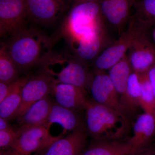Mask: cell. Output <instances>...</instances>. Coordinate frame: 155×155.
<instances>
[{"label": "cell", "mask_w": 155, "mask_h": 155, "mask_svg": "<svg viewBox=\"0 0 155 155\" xmlns=\"http://www.w3.org/2000/svg\"><path fill=\"white\" fill-rule=\"evenodd\" d=\"M155 136V117L144 113L138 116L133 127V135L128 139L132 145L144 149L151 145Z\"/></svg>", "instance_id": "17"}, {"label": "cell", "mask_w": 155, "mask_h": 155, "mask_svg": "<svg viewBox=\"0 0 155 155\" xmlns=\"http://www.w3.org/2000/svg\"><path fill=\"white\" fill-rule=\"evenodd\" d=\"M141 86L139 75L132 72L128 81L125 96L121 101L123 114L127 116L132 115L140 107Z\"/></svg>", "instance_id": "20"}, {"label": "cell", "mask_w": 155, "mask_h": 155, "mask_svg": "<svg viewBox=\"0 0 155 155\" xmlns=\"http://www.w3.org/2000/svg\"><path fill=\"white\" fill-rule=\"evenodd\" d=\"M29 78L28 76L20 77L17 81L10 84L0 82V102L14 91L17 87L25 84Z\"/></svg>", "instance_id": "27"}, {"label": "cell", "mask_w": 155, "mask_h": 155, "mask_svg": "<svg viewBox=\"0 0 155 155\" xmlns=\"http://www.w3.org/2000/svg\"><path fill=\"white\" fill-rule=\"evenodd\" d=\"M100 1L72 6L62 23L59 37L64 38L69 44L104 27L106 21Z\"/></svg>", "instance_id": "4"}, {"label": "cell", "mask_w": 155, "mask_h": 155, "mask_svg": "<svg viewBox=\"0 0 155 155\" xmlns=\"http://www.w3.org/2000/svg\"><path fill=\"white\" fill-rule=\"evenodd\" d=\"M55 123L63 127V135L85 125L77 111L64 107L55 102H53L46 127L49 129L51 125Z\"/></svg>", "instance_id": "19"}, {"label": "cell", "mask_w": 155, "mask_h": 155, "mask_svg": "<svg viewBox=\"0 0 155 155\" xmlns=\"http://www.w3.org/2000/svg\"><path fill=\"white\" fill-rule=\"evenodd\" d=\"M0 155H8L6 153V152L5 151V150H1V152H0Z\"/></svg>", "instance_id": "32"}, {"label": "cell", "mask_w": 155, "mask_h": 155, "mask_svg": "<svg viewBox=\"0 0 155 155\" xmlns=\"http://www.w3.org/2000/svg\"><path fill=\"white\" fill-rule=\"evenodd\" d=\"M86 112L87 131L94 140L123 139L130 128V121L124 114L88 99Z\"/></svg>", "instance_id": "2"}, {"label": "cell", "mask_w": 155, "mask_h": 155, "mask_svg": "<svg viewBox=\"0 0 155 155\" xmlns=\"http://www.w3.org/2000/svg\"><path fill=\"white\" fill-rule=\"evenodd\" d=\"M12 128L6 119L0 117V130H5Z\"/></svg>", "instance_id": "30"}, {"label": "cell", "mask_w": 155, "mask_h": 155, "mask_svg": "<svg viewBox=\"0 0 155 155\" xmlns=\"http://www.w3.org/2000/svg\"><path fill=\"white\" fill-rule=\"evenodd\" d=\"M153 36H154V39L155 40V29L154 30V31Z\"/></svg>", "instance_id": "33"}, {"label": "cell", "mask_w": 155, "mask_h": 155, "mask_svg": "<svg viewBox=\"0 0 155 155\" xmlns=\"http://www.w3.org/2000/svg\"><path fill=\"white\" fill-rule=\"evenodd\" d=\"M142 150L134 146L128 139L94 140L81 155H131Z\"/></svg>", "instance_id": "18"}, {"label": "cell", "mask_w": 155, "mask_h": 155, "mask_svg": "<svg viewBox=\"0 0 155 155\" xmlns=\"http://www.w3.org/2000/svg\"><path fill=\"white\" fill-rule=\"evenodd\" d=\"M56 41L54 37H50L41 31L25 27L4 43L20 72L40 66Z\"/></svg>", "instance_id": "1"}, {"label": "cell", "mask_w": 155, "mask_h": 155, "mask_svg": "<svg viewBox=\"0 0 155 155\" xmlns=\"http://www.w3.org/2000/svg\"><path fill=\"white\" fill-rule=\"evenodd\" d=\"M134 18L150 27L155 24V0H134Z\"/></svg>", "instance_id": "24"}, {"label": "cell", "mask_w": 155, "mask_h": 155, "mask_svg": "<svg viewBox=\"0 0 155 155\" xmlns=\"http://www.w3.org/2000/svg\"><path fill=\"white\" fill-rule=\"evenodd\" d=\"M51 94L58 104L77 111L84 110L88 100L86 90L66 84L54 82Z\"/></svg>", "instance_id": "15"}, {"label": "cell", "mask_w": 155, "mask_h": 155, "mask_svg": "<svg viewBox=\"0 0 155 155\" xmlns=\"http://www.w3.org/2000/svg\"><path fill=\"white\" fill-rule=\"evenodd\" d=\"M89 90L95 102L124 114L119 94L104 71L94 70Z\"/></svg>", "instance_id": "10"}, {"label": "cell", "mask_w": 155, "mask_h": 155, "mask_svg": "<svg viewBox=\"0 0 155 155\" xmlns=\"http://www.w3.org/2000/svg\"><path fill=\"white\" fill-rule=\"evenodd\" d=\"M109 70L108 75L119 94L121 103L125 96L128 78L133 72L127 54Z\"/></svg>", "instance_id": "21"}, {"label": "cell", "mask_w": 155, "mask_h": 155, "mask_svg": "<svg viewBox=\"0 0 155 155\" xmlns=\"http://www.w3.org/2000/svg\"><path fill=\"white\" fill-rule=\"evenodd\" d=\"M86 140L85 124L58 138L40 152V155H81Z\"/></svg>", "instance_id": "11"}, {"label": "cell", "mask_w": 155, "mask_h": 155, "mask_svg": "<svg viewBox=\"0 0 155 155\" xmlns=\"http://www.w3.org/2000/svg\"><path fill=\"white\" fill-rule=\"evenodd\" d=\"M133 72L146 73L155 65V46L147 35L134 43L127 54Z\"/></svg>", "instance_id": "13"}, {"label": "cell", "mask_w": 155, "mask_h": 155, "mask_svg": "<svg viewBox=\"0 0 155 155\" xmlns=\"http://www.w3.org/2000/svg\"><path fill=\"white\" fill-rule=\"evenodd\" d=\"M24 85L17 87L0 102V117L8 121L15 118L22 102L21 92Z\"/></svg>", "instance_id": "23"}, {"label": "cell", "mask_w": 155, "mask_h": 155, "mask_svg": "<svg viewBox=\"0 0 155 155\" xmlns=\"http://www.w3.org/2000/svg\"><path fill=\"white\" fill-rule=\"evenodd\" d=\"M39 67L42 72L55 83L71 84L85 90L89 89L93 73L89 70L88 65L72 53L52 51Z\"/></svg>", "instance_id": "3"}, {"label": "cell", "mask_w": 155, "mask_h": 155, "mask_svg": "<svg viewBox=\"0 0 155 155\" xmlns=\"http://www.w3.org/2000/svg\"><path fill=\"white\" fill-rule=\"evenodd\" d=\"M100 0H69L71 3H72V5H78V4H81V3L91 2H97Z\"/></svg>", "instance_id": "31"}, {"label": "cell", "mask_w": 155, "mask_h": 155, "mask_svg": "<svg viewBox=\"0 0 155 155\" xmlns=\"http://www.w3.org/2000/svg\"><path fill=\"white\" fill-rule=\"evenodd\" d=\"M139 78L141 86L140 107L145 113L152 114L155 117V96L147 72L140 74Z\"/></svg>", "instance_id": "25"}, {"label": "cell", "mask_w": 155, "mask_h": 155, "mask_svg": "<svg viewBox=\"0 0 155 155\" xmlns=\"http://www.w3.org/2000/svg\"><path fill=\"white\" fill-rule=\"evenodd\" d=\"M25 0H0V35L11 37L26 27Z\"/></svg>", "instance_id": "7"}, {"label": "cell", "mask_w": 155, "mask_h": 155, "mask_svg": "<svg viewBox=\"0 0 155 155\" xmlns=\"http://www.w3.org/2000/svg\"><path fill=\"white\" fill-rule=\"evenodd\" d=\"M126 30L113 41L93 62L94 70H109L127 54L134 43L147 35L150 27L131 16Z\"/></svg>", "instance_id": "5"}, {"label": "cell", "mask_w": 155, "mask_h": 155, "mask_svg": "<svg viewBox=\"0 0 155 155\" xmlns=\"http://www.w3.org/2000/svg\"><path fill=\"white\" fill-rule=\"evenodd\" d=\"M111 41L106 26L97 31L69 44L72 54L88 65L93 62Z\"/></svg>", "instance_id": "8"}, {"label": "cell", "mask_w": 155, "mask_h": 155, "mask_svg": "<svg viewBox=\"0 0 155 155\" xmlns=\"http://www.w3.org/2000/svg\"><path fill=\"white\" fill-rule=\"evenodd\" d=\"M53 101L49 96L31 106L22 116L17 118L19 130L38 126H46Z\"/></svg>", "instance_id": "16"}, {"label": "cell", "mask_w": 155, "mask_h": 155, "mask_svg": "<svg viewBox=\"0 0 155 155\" xmlns=\"http://www.w3.org/2000/svg\"><path fill=\"white\" fill-rule=\"evenodd\" d=\"M131 155H155V145H151Z\"/></svg>", "instance_id": "28"}, {"label": "cell", "mask_w": 155, "mask_h": 155, "mask_svg": "<svg viewBox=\"0 0 155 155\" xmlns=\"http://www.w3.org/2000/svg\"><path fill=\"white\" fill-rule=\"evenodd\" d=\"M19 72L16 64L7 52L4 42L0 48V82L10 84L20 78Z\"/></svg>", "instance_id": "22"}, {"label": "cell", "mask_w": 155, "mask_h": 155, "mask_svg": "<svg viewBox=\"0 0 155 155\" xmlns=\"http://www.w3.org/2000/svg\"><path fill=\"white\" fill-rule=\"evenodd\" d=\"M54 81L44 72L29 77L22 88V102L15 118L19 117L35 103L51 93Z\"/></svg>", "instance_id": "9"}, {"label": "cell", "mask_w": 155, "mask_h": 155, "mask_svg": "<svg viewBox=\"0 0 155 155\" xmlns=\"http://www.w3.org/2000/svg\"><path fill=\"white\" fill-rule=\"evenodd\" d=\"M17 130L19 136L15 144L8 150H5L8 155H31L34 153L40 152L63 136H53L45 126Z\"/></svg>", "instance_id": "6"}, {"label": "cell", "mask_w": 155, "mask_h": 155, "mask_svg": "<svg viewBox=\"0 0 155 155\" xmlns=\"http://www.w3.org/2000/svg\"><path fill=\"white\" fill-rule=\"evenodd\" d=\"M134 2V0H100L101 11L106 22L122 33L131 17Z\"/></svg>", "instance_id": "14"}, {"label": "cell", "mask_w": 155, "mask_h": 155, "mask_svg": "<svg viewBox=\"0 0 155 155\" xmlns=\"http://www.w3.org/2000/svg\"><path fill=\"white\" fill-rule=\"evenodd\" d=\"M147 74L152 86L155 96V65L147 72Z\"/></svg>", "instance_id": "29"}, {"label": "cell", "mask_w": 155, "mask_h": 155, "mask_svg": "<svg viewBox=\"0 0 155 155\" xmlns=\"http://www.w3.org/2000/svg\"><path fill=\"white\" fill-rule=\"evenodd\" d=\"M19 136L18 130L10 128L5 130H0V147L1 150L11 148L17 141Z\"/></svg>", "instance_id": "26"}, {"label": "cell", "mask_w": 155, "mask_h": 155, "mask_svg": "<svg viewBox=\"0 0 155 155\" xmlns=\"http://www.w3.org/2000/svg\"><path fill=\"white\" fill-rule=\"evenodd\" d=\"M27 18L42 25L53 24L64 9V0H25Z\"/></svg>", "instance_id": "12"}]
</instances>
